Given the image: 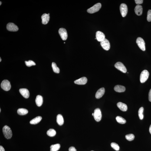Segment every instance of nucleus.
<instances>
[{"mask_svg":"<svg viewBox=\"0 0 151 151\" xmlns=\"http://www.w3.org/2000/svg\"><path fill=\"white\" fill-rule=\"evenodd\" d=\"M3 132L6 138L9 139L11 138L12 136V131L9 126L5 125L3 127Z\"/></svg>","mask_w":151,"mask_h":151,"instance_id":"f257e3e1","label":"nucleus"},{"mask_svg":"<svg viewBox=\"0 0 151 151\" xmlns=\"http://www.w3.org/2000/svg\"><path fill=\"white\" fill-rule=\"evenodd\" d=\"M101 4L100 3H98L88 9L87 12L90 14L94 13L98 11L101 8Z\"/></svg>","mask_w":151,"mask_h":151,"instance_id":"f03ea898","label":"nucleus"},{"mask_svg":"<svg viewBox=\"0 0 151 151\" xmlns=\"http://www.w3.org/2000/svg\"><path fill=\"white\" fill-rule=\"evenodd\" d=\"M149 73L147 70H145L141 73L140 76V81L141 83L145 82L148 78Z\"/></svg>","mask_w":151,"mask_h":151,"instance_id":"7ed1b4c3","label":"nucleus"},{"mask_svg":"<svg viewBox=\"0 0 151 151\" xmlns=\"http://www.w3.org/2000/svg\"><path fill=\"white\" fill-rule=\"evenodd\" d=\"M1 88L5 91H8L11 88V85L10 82L7 80H4L1 83Z\"/></svg>","mask_w":151,"mask_h":151,"instance_id":"20e7f679","label":"nucleus"},{"mask_svg":"<svg viewBox=\"0 0 151 151\" xmlns=\"http://www.w3.org/2000/svg\"><path fill=\"white\" fill-rule=\"evenodd\" d=\"M136 43L140 49L142 51H145L146 50L145 43L144 40L141 38L138 37L136 40Z\"/></svg>","mask_w":151,"mask_h":151,"instance_id":"39448f33","label":"nucleus"},{"mask_svg":"<svg viewBox=\"0 0 151 151\" xmlns=\"http://www.w3.org/2000/svg\"><path fill=\"white\" fill-rule=\"evenodd\" d=\"M93 113L94 115L93 116L95 120L97 122H100L101 120L102 117L101 112L100 109L99 108L96 109Z\"/></svg>","mask_w":151,"mask_h":151,"instance_id":"423d86ee","label":"nucleus"},{"mask_svg":"<svg viewBox=\"0 0 151 151\" xmlns=\"http://www.w3.org/2000/svg\"><path fill=\"white\" fill-rule=\"evenodd\" d=\"M114 66L118 70L123 73H125L127 72L126 67L124 64L120 62H118L115 64Z\"/></svg>","mask_w":151,"mask_h":151,"instance_id":"0eeeda50","label":"nucleus"},{"mask_svg":"<svg viewBox=\"0 0 151 151\" xmlns=\"http://www.w3.org/2000/svg\"><path fill=\"white\" fill-rule=\"evenodd\" d=\"M120 10L121 14L123 17H125L128 12V7L127 5L125 4H121L120 6Z\"/></svg>","mask_w":151,"mask_h":151,"instance_id":"6e6552de","label":"nucleus"},{"mask_svg":"<svg viewBox=\"0 0 151 151\" xmlns=\"http://www.w3.org/2000/svg\"><path fill=\"white\" fill-rule=\"evenodd\" d=\"M100 45L103 49L108 50L110 49V42L107 39L105 38L103 41L100 42Z\"/></svg>","mask_w":151,"mask_h":151,"instance_id":"1a4fd4ad","label":"nucleus"},{"mask_svg":"<svg viewBox=\"0 0 151 151\" xmlns=\"http://www.w3.org/2000/svg\"><path fill=\"white\" fill-rule=\"evenodd\" d=\"M59 33L62 39L63 40H67L68 36L67 31L65 29L63 28H60L59 30Z\"/></svg>","mask_w":151,"mask_h":151,"instance_id":"9d476101","label":"nucleus"},{"mask_svg":"<svg viewBox=\"0 0 151 151\" xmlns=\"http://www.w3.org/2000/svg\"><path fill=\"white\" fill-rule=\"evenodd\" d=\"M7 28L8 31H17L18 30V26L12 23H8L7 25Z\"/></svg>","mask_w":151,"mask_h":151,"instance_id":"9b49d317","label":"nucleus"},{"mask_svg":"<svg viewBox=\"0 0 151 151\" xmlns=\"http://www.w3.org/2000/svg\"><path fill=\"white\" fill-rule=\"evenodd\" d=\"M105 35L103 32L100 31H98L96 33V39L99 42H101L105 38Z\"/></svg>","mask_w":151,"mask_h":151,"instance_id":"f8f14e48","label":"nucleus"},{"mask_svg":"<svg viewBox=\"0 0 151 151\" xmlns=\"http://www.w3.org/2000/svg\"><path fill=\"white\" fill-rule=\"evenodd\" d=\"M19 92L23 97L25 98H28L29 96V90L26 88H21L19 90Z\"/></svg>","mask_w":151,"mask_h":151,"instance_id":"ddd939ff","label":"nucleus"},{"mask_svg":"<svg viewBox=\"0 0 151 151\" xmlns=\"http://www.w3.org/2000/svg\"><path fill=\"white\" fill-rule=\"evenodd\" d=\"M87 79L85 77H83L75 81V84L79 85H84L87 83Z\"/></svg>","mask_w":151,"mask_h":151,"instance_id":"4468645a","label":"nucleus"},{"mask_svg":"<svg viewBox=\"0 0 151 151\" xmlns=\"http://www.w3.org/2000/svg\"><path fill=\"white\" fill-rule=\"evenodd\" d=\"M50 14H44L42 15L41 18L42 20V24H47L48 22L50 19Z\"/></svg>","mask_w":151,"mask_h":151,"instance_id":"2eb2a0df","label":"nucleus"},{"mask_svg":"<svg viewBox=\"0 0 151 151\" xmlns=\"http://www.w3.org/2000/svg\"><path fill=\"white\" fill-rule=\"evenodd\" d=\"M105 92V89L104 88H102L97 91L96 93V97L97 99H99L103 97Z\"/></svg>","mask_w":151,"mask_h":151,"instance_id":"dca6fc26","label":"nucleus"},{"mask_svg":"<svg viewBox=\"0 0 151 151\" xmlns=\"http://www.w3.org/2000/svg\"><path fill=\"white\" fill-rule=\"evenodd\" d=\"M134 11L136 15L138 16L141 15L143 11L142 6L140 5H137L135 7Z\"/></svg>","mask_w":151,"mask_h":151,"instance_id":"f3484780","label":"nucleus"},{"mask_svg":"<svg viewBox=\"0 0 151 151\" xmlns=\"http://www.w3.org/2000/svg\"><path fill=\"white\" fill-rule=\"evenodd\" d=\"M117 106L120 110L123 111H126L127 110V106L124 103L120 102L117 103Z\"/></svg>","mask_w":151,"mask_h":151,"instance_id":"a211bd4d","label":"nucleus"},{"mask_svg":"<svg viewBox=\"0 0 151 151\" xmlns=\"http://www.w3.org/2000/svg\"><path fill=\"white\" fill-rule=\"evenodd\" d=\"M43 98L40 95H38L37 96L35 100L36 104L38 107H40L42 105L43 103Z\"/></svg>","mask_w":151,"mask_h":151,"instance_id":"6ab92c4d","label":"nucleus"},{"mask_svg":"<svg viewBox=\"0 0 151 151\" xmlns=\"http://www.w3.org/2000/svg\"><path fill=\"white\" fill-rule=\"evenodd\" d=\"M114 89L115 91L118 92H122L125 91L126 89L124 86L121 85H117L115 86Z\"/></svg>","mask_w":151,"mask_h":151,"instance_id":"aec40b11","label":"nucleus"},{"mask_svg":"<svg viewBox=\"0 0 151 151\" xmlns=\"http://www.w3.org/2000/svg\"><path fill=\"white\" fill-rule=\"evenodd\" d=\"M42 119V118L40 116H38L34 118L30 121V123L31 124L35 125L39 123Z\"/></svg>","mask_w":151,"mask_h":151,"instance_id":"412c9836","label":"nucleus"},{"mask_svg":"<svg viewBox=\"0 0 151 151\" xmlns=\"http://www.w3.org/2000/svg\"><path fill=\"white\" fill-rule=\"evenodd\" d=\"M57 122L59 125H62L64 123V120L63 116L59 114L57 117Z\"/></svg>","mask_w":151,"mask_h":151,"instance_id":"4be33fe9","label":"nucleus"},{"mask_svg":"<svg viewBox=\"0 0 151 151\" xmlns=\"http://www.w3.org/2000/svg\"><path fill=\"white\" fill-rule=\"evenodd\" d=\"M17 112L18 114L20 115H24L27 114L28 113V110L24 108H19L18 109Z\"/></svg>","mask_w":151,"mask_h":151,"instance_id":"5701e85b","label":"nucleus"},{"mask_svg":"<svg viewBox=\"0 0 151 151\" xmlns=\"http://www.w3.org/2000/svg\"><path fill=\"white\" fill-rule=\"evenodd\" d=\"M60 148V145L57 144L54 145H52L50 147V151H57L59 150Z\"/></svg>","mask_w":151,"mask_h":151,"instance_id":"b1692460","label":"nucleus"},{"mask_svg":"<svg viewBox=\"0 0 151 151\" xmlns=\"http://www.w3.org/2000/svg\"><path fill=\"white\" fill-rule=\"evenodd\" d=\"M116 120L118 123L121 124H124L126 122V121L125 119L120 116H117L116 118Z\"/></svg>","mask_w":151,"mask_h":151,"instance_id":"393cba45","label":"nucleus"},{"mask_svg":"<svg viewBox=\"0 0 151 151\" xmlns=\"http://www.w3.org/2000/svg\"><path fill=\"white\" fill-rule=\"evenodd\" d=\"M52 67L53 71L54 72L59 73L60 72V69L58 67H57L56 64L55 63L53 62L52 63Z\"/></svg>","mask_w":151,"mask_h":151,"instance_id":"a878e982","label":"nucleus"},{"mask_svg":"<svg viewBox=\"0 0 151 151\" xmlns=\"http://www.w3.org/2000/svg\"><path fill=\"white\" fill-rule=\"evenodd\" d=\"M56 134V131L52 129H49L47 132V134L48 136L53 137L55 136Z\"/></svg>","mask_w":151,"mask_h":151,"instance_id":"bb28decb","label":"nucleus"},{"mask_svg":"<svg viewBox=\"0 0 151 151\" xmlns=\"http://www.w3.org/2000/svg\"><path fill=\"white\" fill-rule=\"evenodd\" d=\"M144 110V108L143 107H141L139 109L138 111V115L139 118L141 120H142L143 119L144 115L143 113Z\"/></svg>","mask_w":151,"mask_h":151,"instance_id":"cd10ccee","label":"nucleus"},{"mask_svg":"<svg viewBox=\"0 0 151 151\" xmlns=\"http://www.w3.org/2000/svg\"><path fill=\"white\" fill-rule=\"evenodd\" d=\"M126 138L129 141H132L134 139L135 136L133 134H130L126 135L125 136Z\"/></svg>","mask_w":151,"mask_h":151,"instance_id":"c85d7f7f","label":"nucleus"},{"mask_svg":"<svg viewBox=\"0 0 151 151\" xmlns=\"http://www.w3.org/2000/svg\"><path fill=\"white\" fill-rule=\"evenodd\" d=\"M111 146L113 149L116 151H119L120 149V147L119 145L114 142H112L111 144Z\"/></svg>","mask_w":151,"mask_h":151,"instance_id":"c756f323","label":"nucleus"},{"mask_svg":"<svg viewBox=\"0 0 151 151\" xmlns=\"http://www.w3.org/2000/svg\"><path fill=\"white\" fill-rule=\"evenodd\" d=\"M25 63L26 65L28 67H31L32 66L36 65L35 63L32 60H29L28 61H25Z\"/></svg>","mask_w":151,"mask_h":151,"instance_id":"7c9ffc66","label":"nucleus"},{"mask_svg":"<svg viewBox=\"0 0 151 151\" xmlns=\"http://www.w3.org/2000/svg\"><path fill=\"white\" fill-rule=\"evenodd\" d=\"M147 20L148 22L151 21V10H149L148 11Z\"/></svg>","mask_w":151,"mask_h":151,"instance_id":"2f4dec72","label":"nucleus"},{"mask_svg":"<svg viewBox=\"0 0 151 151\" xmlns=\"http://www.w3.org/2000/svg\"><path fill=\"white\" fill-rule=\"evenodd\" d=\"M135 3L137 5H140L142 4L143 1V0H135Z\"/></svg>","mask_w":151,"mask_h":151,"instance_id":"473e14b6","label":"nucleus"},{"mask_svg":"<svg viewBox=\"0 0 151 151\" xmlns=\"http://www.w3.org/2000/svg\"><path fill=\"white\" fill-rule=\"evenodd\" d=\"M69 151H77V150L74 147H71L69 149Z\"/></svg>","mask_w":151,"mask_h":151,"instance_id":"72a5a7b5","label":"nucleus"},{"mask_svg":"<svg viewBox=\"0 0 151 151\" xmlns=\"http://www.w3.org/2000/svg\"><path fill=\"white\" fill-rule=\"evenodd\" d=\"M148 98L149 101L151 102V89L149 92Z\"/></svg>","mask_w":151,"mask_h":151,"instance_id":"f704fd0d","label":"nucleus"},{"mask_svg":"<svg viewBox=\"0 0 151 151\" xmlns=\"http://www.w3.org/2000/svg\"><path fill=\"white\" fill-rule=\"evenodd\" d=\"M0 151H5V149L2 146H0Z\"/></svg>","mask_w":151,"mask_h":151,"instance_id":"c9c22d12","label":"nucleus"},{"mask_svg":"<svg viewBox=\"0 0 151 151\" xmlns=\"http://www.w3.org/2000/svg\"><path fill=\"white\" fill-rule=\"evenodd\" d=\"M149 132H150V133L151 134V125H150V127H149Z\"/></svg>","mask_w":151,"mask_h":151,"instance_id":"e433bc0d","label":"nucleus"},{"mask_svg":"<svg viewBox=\"0 0 151 151\" xmlns=\"http://www.w3.org/2000/svg\"><path fill=\"white\" fill-rule=\"evenodd\" d=\"M1 58H0V62H1Z\"/></svg>","mask_w":151,"mask_h":151,"instance_id":"4c0bfd02","label":"nucleus"},{"mask_svg":"<svg viewBox=\"0 0 151 151\" xmlns=\"http://www.w3.org/2000/svg\"><path fill=\"white\" fill-rule=\"evenodd\" d=\"M93 115H94V113H92V115L93 116Z\"/></svg>","mask_w":151,"mask_h":151,"instance_id":"58836bf2","label":"nucleus"},{"mask_svg":"<svg viewBox=\"0 0 151 151\" xmlns=\"http://www.w3.org/2000/svg\"><path fill=\"white\" fill-rule=\"evenodd\" d=\"M0 5H1V1H0Z\"/></svg>","mask_w":151,"mask_h":151,"instance_id":"ea45409f","label":"nucleus"},{"mask_svg":"<svg viewBox=\"0 0 151 151\" xmlns=\"http://www.w3.org/2000/svg\"><path fill=\"white\" fill-rule=\"evenodd\" d=\"M1 112V109H0V112Z\"/></svg>","mask_w":151,"mask_h":151,"instance_id":"a19ab883","label":"nucleus"},{"mask_svg":"<svg viewBox=\"0 0 151 151\" xmlns=\"http://www.w3.org/2000/svg\"></svg>","mask_w":151,"mask_h":151,"instance_id":"79ce46f5","label":"nucleus"}]
</instances>
